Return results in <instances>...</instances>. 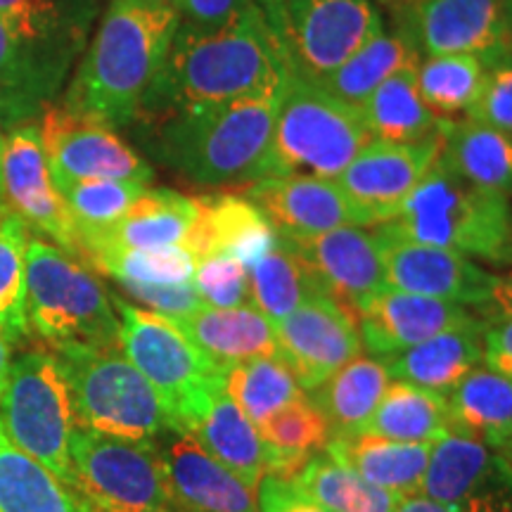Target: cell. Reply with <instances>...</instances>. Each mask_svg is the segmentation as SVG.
<instances>
[{"label": "cell", "mask_w": 512, "mask_h": 512, "mask_svg": "<svg viewBox=\"0 0 512 512\" xmlns=\"http://www.w3.org/2000/svg\"><path fill=\"white\" fill-rule=\"evenodd\" d=\"M74 491L91 512H188L178 503L155 444L105 437L76 425Z\"/></svg>", "instance_id": "8fae6325"}, {"label": "cell", "mask_w": 512, "mask_h": 512, "mask_svg": "<svg viewBox=\"0 0 512 512\" xmlns=\"http://www.w3.org/2000/svg\"><path fill=\"white\" fill-rule=\"evenodd\" d=\"M3 140H5V133H3V128H0V150H3Z\"/></svg>", "instance_id": "94428289"}, {"label": "cell", "mask_w": 512, "mask_h": 512, "mask_svg": "<svg viewBox=\"0 0 512 512\" xmlns=\"http://www.w3.org/2000/svg\"><path fill=\"white\" fill-rule=\"evenodd\" d=\"M197 197L166 188H147L121 219L81 247V261L100 249L185 247L197 221Z\"/></svg>", "instance_id": "d4e9b609"}, {"label": "cell", "mask_w": 512, "mask_h": 512, "mask_svg": "<svg viewBox=\"0 0 512 512\" xmlns=\"http://www.w3.org/2000/svg\"><path fill=\"white\" fill-rule=\"evenodd\" d=\"M323 453L354 470L366 482L406 498L422 491L432 444H403L370 434H349L332 437Z\"/></svg>", "instance_id": "83f0119b"}, {"label": "cell", "mask_w": 512, "mask_h": 512, "mask_svg": "<svg viewBox=\"0 0 512 512\" xmlns=\"http://www.w3.org/2000/svg\"><path fill=\"white\" fill-rule=\"evenodd\" d=\"M128 297L136 299L138 304L147 306L150 311L162 313V316L178 320L185 316H192L195 311H200L204 299L197 292V287L192 283L185 285H140V283H119Z\"/></svg>", "instance_id": "c3c4849f"}, {"label": "cell", "mask_w": 512, "mask_h": 512, "mask_svg": "<svg viewBox=\"0 0 512 512\" xmlns=\"http://www.w3.org/2000/svg\"><path fill=\"white\" fill-rule=\"evenodd\" d=\"M256 510L259 512H330L297 489L290 479L264 477L256 486Z\"/></svg>", "instance_id": "681fc988"}, {"label": "cell", "mask_w": 512, "mask_h": 512, "mask_svg": "<svg viewBox=\"0 0 512 512\" xmlns=\"http://www.w3.org/2000/svg\"><path fill=\"white\" fill-rule=\"evenodd\" d=\"M143 3H171L174 5V0H143Z\"/></svg>", "instance_id": "91938a15"}, {"label": "cell", "mask_w": 512, "mask_h": 512, "mask_svg": "<svg viewBox=\"0 0 512 512\" xmlns=\"http://www.w3.org/2000/svg\"><path fill=\"white\" fill-rule=\"evenodd\" d=\"M53 351L72 389L79 427L138 444H152L171 427L157 392L119 344H69Z\"/></svg>", "instance_id": "ba28073f"}, {"label": "cell", "mask_w": 512, "mask_h": 512, "mask_svg": "<svg viewBox=\"0 0 512 512\" xmlns=\"http://www.w3.org/2000/svg\"><path fill=\"white\" fill-rule=\"evenodd\" d=\"M373 3L387 10L389 15H396V12H401L403 8H408V5H411L413 0H373Z\"/></svg>", "instance_id": "9f6ffc18"}, {"label": "cell", "mask_w": 512, "mask_h": 512, "mask_svg": "<svg viewBox=\"0 0 512 512\" xmlns=\"http://www.w3.org/2000/svg\"><path fill=\"white\" fill-rule=\"evenodd\" d=\"M482 363L494 373L512 377V318L486 323Z\"/></svg>", "instance_id": "816d5d0a"}, {"label": "cell", "mask_w": 512, "mask_h": 512, "mask_svg": "<svg viewBox=\"0 0 512 512\" xmlns=\"http://www.w3.org/2000/svg\"><path fill=\"white\" fill-rule=\"evenodd\" d=\"M174 323L204 354L226 370L252 358L278 356L273 323L252 304L235 306V309L202 306L192 316L178 318Z\"/></svg>", "instance_id": "4316f807"}, {"label": "cell", "mask_w": 512, "mask_h": 512, "mask_svg": "<svg viewBox=\"0 0 512 512\" xmlns=\"http://www.w3.org/2000/svg\"><path fill=\"white\" fill-rule=\"evenodd\" d=\"M380 226L406 240L451 249L477 264L512 266L510 197L463 181L441 157L401 214Z\"/></svg>", "instance_id": "277c9868"}, {"label": "cell", "mask_w": 512, "mask_h": 512, "mask_svg": "<svg viewBox=\"0 0 512 512\" xmlns=\"http://www.w3.org/2000/svg\"><path fill=\"white\" fill-rule=\"evenodd\" d=\"M285 81L242 98L169 114L143 128L150 152L176 176L202 188L249 185L266 176Z\"/></svg>", "instance_id": "7a4b0ae2"}, {"label": "cell", "mask_w": 512, "mask_h": 512, "mask_svg": "<svg viewBox=\"0 0 512 512\" xmlns=\"http://www.w3.org/2000/svg\"><path fill=\"white\" fill-rule=\"evenodd\" d=\"M0 512H91L72 486L22 451L0 422Z\"/></svg>", "instance_id": "1f68e13d"}, {"label": "cell", "mask_w": 512, "mask_h": 512, "mask_svg": "<svg viewBox=\"0 0 512 512\" xmlns=\"http://www.w3.org/2000/svg\"><path fill=\"white\" fill-rule=\"evenodd\" d=\"M0 197L22 216L29 228L79 259V238L67 204L50 178L41 131L24 124L5 133L0 150Z\"/></svg>", "instance_id": "e0dca14e"}, {"label": "cell", "mask_w": 512, "mask_h": 512, "mask_svg": "<svg viewBox=\"0 0 512 512\" xmlns=\"http://www.w3.org/2000/svg\"><path fill=\"white\" fill-rule=\"evenodd\" d=\"M415 62H420V55L415 53V48L406 38L396 31H382L368 46H363L347 62L339 64L328 79L320 81V86L358 107L363 100L370 98V93L382 81Z\"/></svg>", "instance_id": "60d3db41"}, {"label": "cell", "mask_w": 512, "mask_h": 512, "mask_svg": "<svg viewBox=\"0 0 512 512\" xmlns=\"http://www.w3.org/2000/svg\"><path fill=\"white\" fill-rule=\"evenodd\" d=\"M50 174L67 178H112L150 185L152 166L105 121L74 112L69 107H48L41 126Z\"/></svg>", "instance_id": "2e32d148"}, {"label": "cell", "mask_w": 512, "mask_h": 512, "mask_svg": "<svg viewBox=\"0 0 512 512\" xmlns=\"http://www.w3.org/2000/svg\"><path fill=\"white\" fill-rule=\"evenodd\" d=\"M456 432H465L494 451L512 437V377L477 366L446 394Z\"/></svg>", "instance_id": "d6a6232c"}, {"label": "cell", "mask_w": 512, "mask_h": 512, "mask_svg": "<svg viewBox=\"0 0 512 512\" xmlns=\"http://www.w3.org/2000/svg\"><path fill=\"white\" fill-rule=\"evenodd\" d=\"M86 266L98 268L117 283L185 285L192 283L197 259L185 247L166 249H100L88 256Z\"/></svg>", "instance_id": "ee69618b"}, {"label": "cell", "mask_w": 512, "mask_h": 512, "mask_svg": "<svg viewBox=\"0 0 512 512\" xmlns=\"http://www.w3.org/2000/svg\"><path fill=\"white\" fill-rule=\"evenodd\" d=\"M392 17V31L420 57L477 55L479 60L512 50L508 0H413Z\"/></svg>", "instance_id": "7c38bea8"}, {"label": "cell", "mask_w": 512, "mask_h": 512, "mask_svg": "<svg viewBox=\"0 0 512 512\" xmlns=\"http://www.w3.org/2000/svg\"><path fill=\"white\" fill-rule=\"evenodd\" d=\"M373 233L382 249L387 287L460 304L484 320L496 273L451 249L401 238L387 226H375Z\"/></svg>", "instance_id": "5bb4252c"}, {"label": "cell", "mask_w": 512, "mask_h": 512, "mask_svg": "<svg viewBox=\"0 0 512 512\" xmlns=\"http://www.w3.org/2000/svg\"><path fill=\"white\" fill-rule=\"evenodd\" d=\"M451 432H456V427L446 394L396 380L389 382L375 413L358 434L403 444H434Z\"/></svg>", "instance_id": "4dcf8cb0"}, {"label": "cell", "mask_w": 512, "mask_h": 512, "mask_svg": "<svg viewBox=\"0 0 512 512\" xmlns=\"http://www.w3.org/2000/svg\"><path fill=\"white\" fill-rule=\"evenodd\" d=\"M197 202L200 211L185 242L197 261L233 256L249 271L278 242L275 228L245 195H202Z\"/></svg>", "instance_id": "cb8c5ba5"}, {"label": "cell", "mask_w": 512, "mask_h": 512, "mask_svg": "<svg viewBox=\"0 0 512 512\" xmlns=\"http://www.w3.org/2000/svg\"><path fill=\"white\" fill-rule=\"evenodd\" d=\"M259 432L273 446L302 453V456H316L332 439L328 418L313 403V399H306V396H299L283 411L268 418L264 425H259Z\"/></svg>", "instance_id": "f6af8a7d"}, {"label": "cell", "mask_w": 512, "mask_h": 512, "mask_svg": "<svg viewBox=\"0 0 512 512\" xmlns=\"http://www.w3.org/2000/svg\"><path fill=\"white\" fill-rule=\"evenodd\" d=\"M181 15L171 3L112 0L67 88L64 107L131 126L164 67Z\"/></svg>", "instance_id": "3957f363"}, {"label": "cell", "mask_w": 512, "mask_h": 512, "mask_svg": "<svg viewBox=\"0 0 512 512\" xmlns=\"http://www.w3.org/2000/svg\"><path fill=\"white\" fill-rule=\"evenodd\" d=\"M283 79V57L254 3L223 27L181 22L136 121L145 126L190 107L242 98Z\"/></svg>", "instance_id": "6da1fadb"}, {"label": "cell", "mask_w": 512, "mask_h": 512, "mask_svg": "<svg viewBox=\"0 0 512 512\" xmlns=\"http://www.w3.org/2000/svg\"><path fill=\"white\" fill-rule=\"evenodd\" d=\"M27 323L53 349L119 344V313L91 268L38 238L27 247Z\"/></svg>", "instance_id": "8992f818"}, {"label": "cell", "mask_w": 512, "mask_h": 512, "mask_svg": "<svg viewBox=\"0 0 512 512\" xmlns=\"http://www.w3.org/2000/svg\"><path fill=\"white\" fill-rule=\"evenodd\" d=\"M441 155V133L420 143L370 138L332 181L354 207L361 226L396 219Z\"/></svg>", "instance_id": "4fadbf2b"}, {"label": "cell", "mask_w": 512, "mask_h": 512, "mask_svg": "<svg viewBox=\"0 0 512 512\" xmlns=\"http://www.w3.org/2000/svg\"><path fill=\"white\" fill-rule=\"evenodd\" d=\"M501 460V453L477 437L465 432L446 434L432 444L420 494L446 508H456L501 465Z\"/></svg>", "instance_id": "e575fe53"}, {"label": "cell", "mask_w": 512, "mask_h": 512, "mask_svg": "<svg viewBox=\"0 0 512 512\" xmlns=\"http://www.w3.org/2000/svg\"><path fill=\"white\" fill-rule=\"evenodd\" d=\"M81 0H0V22L34 46L76 53L83 43L91 10Z\"/></svg>", "instance_id": "f35d334b"}, {"label": "cell", "mask_w": 512, "mask_h": 512, "mask_svg": "<svg viewBox=\"0 0 512 512\" xmlns=\"http://www.w3.org/2000/svg\"><path fill=\"white\" fill-rule=\"evenodd\" d=\"M152 444L178 503L188 512H259L254 491L211 456L195 434L166 427Z\"/></svg>", "instance_id": "7402d4cb"}, {"label": "cell", "mask_w": 512, "mask_h": 512, "mask_svg": "<svg viewBox=\"0 0 512 512\" xmlns=\"http://www.w3.org/2000/svg\"><path fill=\"white\" fill-rule=\"evenodd\" d=\"M50 178H53V185L67 204L69 216L76 226L79 261L83 242L112 228L133 207V202L150 188L147 183L112 181V178H67L57 174H50Z\"/></svg>", "instance_id": "8d00e7d4"}, {"label": "cell", "mask_w": 512, "mask_h": 512, "mask_svg": "<svg viewBox=\"0 0 512 512\" xmlns=\"http://www.w3.org/2000/svg\"><path fill=\"white\" fill-rule=\"evenodd\" d=\"M0 422L10 439L74 489L72 434L76 408L67 375L53 349L22 351L0 399Z\"/></svg>", "instance_id": "30bf717a"}, {"label": "cell", "mask_w": 512, "mask_h": 512, "mask_svg": "<svg viewBox=\"0 0 512 512\" xmlns=\"http://www.w3.org/2000/svg\"><path fill=\"white\" fill-rule=\"evenodd\" d=\"M323 290L351 313L387 290L382 249L375 233L361 226H339L313 238L287 240Z\"/></svg>", "instance_id": "ac0fdd59"}, {"label": "cell", "mask_w": 512, "mask_h": 512, "mask_svg": "<svg viewBox=\"0 0 512 512\" xmlns=\"http://www.w3.org/2000/svg\"><path fill=\"white\" fill-rule=\"evenodd\" d=\"M484 60L477 55L420 57L415 79L427 107L441 119H456L475 105L484 83Z\"/></svg>", "instance_id": "b9f144b4"}, {"label": "cell", "mask_w": 512, "mask_h": 512, "mask_svg": "<svg viewBox=\"0 0 512 512\" xmlns=\"http://www.w3.org/2000/svg\"><path fill=\"white\" fill-rule=\"evenodd\" d=\"M498 453H501V456H505V458H508V463L512 465V437L508 439V444H505L503 448H501V451H498Z\"/></svg>", "instance_id": "6f0895ef"}, {"label": "cell", "mask_w": 512, "mask_h": 512, "mask_svg": "<svg viewBox=\"0 0 512 512\" xmlns=\"http://www.w3.org/2000/svg\"><path fill=\"white\" fill-rule=\"evenodd\" d=\"M252 3L254 0H174V8L181 15V22L214 29L238 17Z\"/></svg>", "instance_id": "f907efd6"}, {"label": "cell", "mask_w": 512, "mask_h": 512, "mask_svg": "<svg viewBox=\"0 0 512 512\" xmlns=\"http://www.w3.org/2000/svg\"><path fill=\"white\" fill-rule=\"evenodd\" d=\"M290 482L330 512H394L401 496L366 482L328 453H316Z\"/></svg>", "instance_id": "74e56055"}, {"label": "cell", "mask_w": 512, "mask_h": 512, "mask_svg": "<svg viewBox=\"0 0 512 512\" xmlns=\"http://www.w3.org/2000/svg\"><path fill=\"white\" fill-rule=\"evenodd\" d=\"M223 389L256 427L304 396L297 377L278 356L252 358L228 368Z\"/></svg>", "instance_id": "ab89813d"}, {"label": "cell", "mask_w": 512, "mask_h": 512, "mask_svg": "<svg viewBox=\"0 0 512 512\" xmlns=\"http://www.w3.org/2000/svg\"><path fill=\"white\" fill-rule=\"evenodd\" d=\"M29 226L0 197V328L15 339L29 335L27 247Z\"/></svg>", "instance_id": "7bdbcfd3"}, {"label": "cell", "mask_w": 512, "mask_h": 512, "mask_svg": "<svg viewBox=\"0 0 512 512\" xmlns=\"http://www.w3.org/2000/svg\"><path fill=\"white\" fill-rule=\"evenodd\" d=\"M392 375L382 358L356 356L316 389L313 403L332 427V437H349L366 427L377 403L387 392Z\"/></svg>", "instance_id": "836d02e7"}, {"label": "cell", "mask_w": 512, "mask_h": 512, "mask_svg": "<svg viewBox=\"0 0 512 512\" xmlns=\"http://www.w3.org/2000/svg\"><path fill=\"white\" fill-rule=\"evenodd\" d=\"M316 294L328 292L302 256L280 235L278 242L249 268V304L273 325Z\"/></svg>", "instance_id": "d590c367"}, {"label": "cell", "mask_w": 512, "mask_h": 512, "mask_svg": "<svg viewBox=\"0 0 512 512\" xmlns=\"http://www.w3.org/2000/svg\"><path fill=\"white\" fill-rule=\"evenodd\" d=\"M441 162L477 188L512 200V136L475 119H446L441 126Z\"/></svg>", "instance_id": "f1b7e54d"}, {"label": "cell", "mask_w": 512, "mask_h": 512, "mask_svg": "<svg viewBox=\"0 0 512 512\" xmlns=\"http://www.w3.org/2000/svg\"><path fill=\"white\" fill-rule=\"evenodd\" d=\"M17 339L10 335L8 330L0 328V399H3L5 394V387H8V380H10V368H12V344H15Z\"/></svg>", "instance_id": "db71d44e"}, {"label": "cell", "mask_w": 512, "mask_h": 512, "mask_svg": "<svg viewBox=\"0 0 512 512\" xmlns=\"http://www.w3.org/2000/svg\"><path fill=\"white\" fill-rule=\"evenodd\" d=\"M245 197L259 207L283 240L313 238L339 226H361L354 207L330 178L264 176L247 185Z\"/></svg>", "instance_id": "d6986e66"}, {"label": "cell", "mask_w": 512, "mask_h": 512, "mask_svg": "<svg viewBox=\"0 0 512 512\" xmlns=\"http://www.w3.org/2000/svg\"><path fill=\"white\" fill-rule=\"evenodd\" d=\"M292 79L320 83L384 31L373 0H254Z\"/></svg>", "instance_id": "9c48e42d"}, {"label": "cell", "mask_w": 512, "mask_h": 512, "mask_svg": "<svg viewBox=\"0 0 512 512\" xmlns=\"http://www.w3.org/2000/svg\"><path fill=\"white\" fill-rule=\"evenodd\" d=\"M418 62L408 64L382 81L368 100L358 105L370 138L392 143H420L441 133L446 119L434 114L422 100L415 79Z\"/></svg>", "instance_id": "f546056e"}, {"label": "cell", "mask_w": 512, "mask_h": 512, "mask_svg": "<svg viewBox=\"0 0 512 512\" xmlns=\"http://www.w3.org/2000/svg\"><path fill=\"white\" fill-rule=\"evenodd\" d=\"M484 67L482 93L465 117L512 136V50L484 60Z\"/></svg>", "instance_id": "7dc6e473"}, {"label": "cell", "mask_w": 512, "mask_h": 512, "mask_svg": "<svg viewBox=\"0 0 512 512\" xmlns=\"http://www.w3.org/2000/svg\"><path fill=\"white\" fill-rule=\"evenodd\" d=\"M508 22H510V34H512V0H508Z\"/></svg>", "instance_id": "680465c9"}, {"label": "cell", "mask_w": 512, "mask_h": 512, "mask_svg": "<svg viewBox=\"0 0 512 512\" xmlns=\"http://www.w3.org/2000/svg\"><path fill=\"white\" fill-rule=\"evenodd\" d=\"M501 318H512V266L508 271L496 273L489 306L484 311V323Z\"/></svg>", "instance_id": "f5cc1de1"}, {"label": "cell", "mask_w": 512, "mask_h": 512, "mask_svg": "<svg viewBox=\"0 0 512 512\" xmlns=\"http://www.w3.org/2000/svg\"><path fill=\"white\" fill-rule=\"evenodd\" d=\"M370 140L361 110L325 91L320 83L287 76L266 176L304 174L337 178Z\"/></svg>", "instance_id": "52a82bcc"}, {"label": "cell", "mask_w": 512, "mask_h": 512, "mask_svg": "<svg viewBox=\"0 0 512 512\" xmlns=\"http://www.w3.org/2000/svg\"><path fill=\"white\" fill-rule=\"evenodd\" d=\"M207 451L256 491L264 477L292 479L313 456L285 451L261 437L259 427L240 411V406L221 389L209 411L192 432Z\"/></svg>", "instance_id": "44dd1931"}, {"label": "cell", "mask_w": 512, "mask_h": 512, "mask_svg": "<svg viewBox=\"0 0 512 512\" xmlns=\"http://www.w3.org/2000/svg\"><path fill=\"white\" fill-rule=\"evenodd\" d=\"M484 328L486 323H475L441 332L399 354L382 356V363L387 366L392 380L448 394L467 373L482 366Z\"/></svg>", "instance_id": "484cf974"}, {"label": "cell", "mask_w": 512, "mask_h": 512, "mask_svg": "<svg viewBox=\"0 0 512 512\" xmlns=\"http://www.w3.org/2000/svg\"><path fill=\"white\" fill-rule=\"evenodd\" d=\"M119 313V347L162 401L171 427L195 432L214 396L223 389L226 368L204 354L171 318L112 297Z\"/></svg>", "instance_id": "5b68a950"}, {"label": "cell", "mask_w": 512, "mask_h": 512, "mask_svg": "<svg viewBox=\"0 0 512 512\" xmlns=\"http://www.w3.org/2000/svg\"><path fill=\"white\" fill-rule=\"evenodd\" d=\"M363 347L382 358L411 349L415 344L441 335V332L484 323L475 311L444 299L399 292L387 287L373 302L354 313Z\"/></svg>", "instance_id": "ffe728a7"}, {"label": "cell", "mask_w": 512, "mask_h": 512, "mask_svg": "<svg viewBox=\"0 0 512 512\" xmlns=\"http://www.w3.org/2000/svg\"><path fill=\"white\" fill-rule=\"evenodd\" d=\"M204 304L214 309H235L249 304V271L233 256L200 259L192 275Z\"/></svg>", "instance_id": "bcb514c9"}, {"label": "cell", "mask_w": 512, "mask_h": 512, "mask_svg": "<svg viewBox=\"0 0 512 512\" xmlns=\"http://www.w3.org/2000/svg\"><path fill=\"white\" fill-rule=\"evenodd\" d=\"M278 358L304 392H316L339 368L363 354L356 318L330 294H316L273 325Z\"/></svg>", "instance_id": "9a60e30c"}, {"label": "cell", "mask_w": 512, "mask_h": 512, "mask_svg": "<svg viewBox=\"0 0 512 512\" xmlns=\"http://www.w3.org/2000/svg\"><path fill=\"white\" fill-rule=\"evenodd\" d=\"M394 512H453V510H448L446 505L432 501V498L415 494V496L401 498V503L396 505Z\"/></svg>", "instance_id": "11a10c76"}, {"label": "cell", "mask_w": 512, "mask_h": 512, "mask_svg": "<svg viewBox=\"0 0 512 512\" xmlns=\"http://www.w3.org/2000/svg\"><path fill=\"white\" fill-rule=\"evenodd\" d=\"M72 53L34 46L22 41L0 22V128L29 124L41 110H48L62 86Z\"/></svg>", "instance_id": "603a6c76"}]
</instances>
